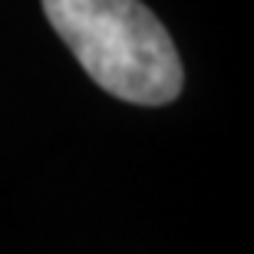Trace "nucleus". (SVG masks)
<instances>
[{"label": "nucleus", "instance_id": "nucleus-1", "mask_svg": "<svg viewBox=\"0 0 254 254\" xmlns=\"http://www.w3.org/2000/svg\"><path fill=\"white\" fill-rule=\"evenodd\" d=\"M50 27L89 79L135 106H169L182 93V60L162 20L139 0H43Z\"/></svg>", "mask_w": 254, "mask_h": 254}]
</instances>
